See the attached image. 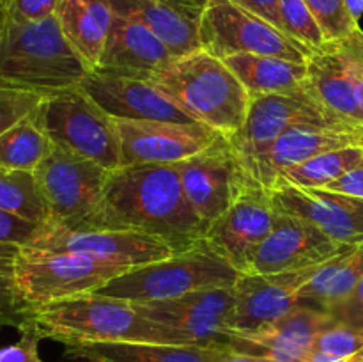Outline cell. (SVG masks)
Listing matches in <instances>:
<instances>
[{"instance_id":"4dcf8cb0","label":"cell","mask_w":363,"mask_h":362,"mask_svg":"<svg viewBox=\"0 0 363 362\" xmlns=\"http://www.w3.org/2000/svg\"><path fill=\"white\" fill-rule=\"evenodd\" d=\"M0 209L39 226L48 222V212L39 195L34 172L0 169Z\"/></svg>"},{"instance_id":"6da1fadb","label":"cell","mask_w":363,"mask_h":362,"mask_svg":"<svg viewBox=\"0 0 363 362\" xmlns=\"http://www.w3.org/2000/svg\"><path fill=\"white\" fill-rule=\"evenodd\" d=\"M89 229L137 231L184 252L204 241L208 224L195 213L176 165H128L106 180Z\"/></svg>"},{"instance_id":"b9f144b4","label":"cell","mask_w":363,"mask_h":362,"mask_svg":"<svg viewBox=\"0 0 363 362\" xmlns=\"http://www.w3.org/2000/svg\"><path fill=\"white\" fill-rule=\"evenodd\" d=\"M233 2L259 14V16L268 20L269 23H273L282 31V23H280L279 16V0H233Z\"/></svg>"},{"instance_id":"3957f363","label":"cell","mask_w":363,"mask_h":362,"mask_svg":"<svg viewBox=\"0 0 363 362\" xmlns=\"http://www.w3.org/2000/svg\"><path fill=\"white\" fill-rule=\"evenodd\" d=\"M147 80L191 119L229 141L247 119L250 94L225 60L206 50L174 57Z\"/></svg>"},{"instance_id":"4316f807","label":"cell","mask_w":363,"mask_h":362,"mask_svg":"<svg viewBox=\"0 0 363 362\" xmlns=\"http://www.w3.org/2000/svg\"><path fill=\"white\" fill-rule=\"evenodd\" d=\"M169 343H87L66 346L67 353H80L103 362H216L223 348Z\"/></svg>"},{"instance_id":"5b68a950","label":"cell","mask_w":363,"mask_h":362,"mask_svg":"<svg viewBox=\"0 0 363 362\" xmlns=\"http://www.w3.org/2000/svg\"><path fill=\"white\" fill-rule=\"evenodd\" d=\"M241 273L206 241L167 259L135 266L96 293L130 302L177 298L209 287L234 286Z\"/></svg>"},{"instance_id":"83f0119b","label":"cell","mask_w":363,"mask_h":362,"mask_svg":"<svg viewBox=\"0 0 363 362\" xmlns=\"http://www.w3.org/2000/svg\"><path fill=\"white\" fill-rule=\"evenodd\" d=\"M223 60L243 84L250 98L298 91L308 80L307 62L255 53H238Z\"/></svg>"},{"instance_id":"f1b7e54d","label":"cell","mask_w":363,"mask_h":362,"mask_svg":"<svg viewBox=\"0 0 363 362\" xmlns=\"http://www.w3.org/2000/svg\"><path fill=\"white\" fill-rule=\"evenodd\" d=\"M362 158L363 148H344L323 153L280 174L272 190L279 187L325 188L354 169Z\"/></svg>"},{"instance_id":"f35d334b","label":"cell","mask_w":363,"mask_h":362,"mask_svg":"<svg viewBox=\"0 0 363 362\" xmlns=\"http://www.w3.org/2000/svg\"><path fill=\"white\" fill-rule=\"evenodd\" d=\"M20 334L21 337L18 343L0 348V362H43L39 357L41 337L30 327H25Z\"/></svg>"},{"instance_id":"ba28073f","label":"cell","mask_w":363,"mask_h":362,"mask_svg":"<svg viewBox=\"0 0 363 362\" xmlns=\"http://www.w3.org/2000/svg\"><path fill=\"white\" fill-rule=\"evenodd\" d=\"M199 39L202 50L220 59L238 53H255L307 62L314 53L268 20L233 0H206L199 14Z\"/></svg>"},{"instance_id":"d4e9b609","label":"cell","mask_w":363,"mask_h":362,"mask_svg":"<svg viewBox=\"0 0 363 362\" xmlns=\"http://www.w3.org/2000/svg\"><path fill=\"white\" fill-rule=\"evenodd\" d=\"M308 87L340 119L362 124L363 110L354 94L346 62L335 43H326L307 60Z\"/></svg>"},{"instance_id":"cb8c5ba5","label":"cell","mask_w":363,"mask_h":362,"mask_svg":"<svg viewBox=\"0 0 363 362\" xmlns=\"http://www.w3.org/2000/svg\"><path fill=\"white\" fill-rule=\"evenodd\" d=\"M55 18L64 38L89 70H96L105 50L113 11L106 0H59Z\"/></svg>"},{"instance_id":"ee69618b","label":"cell","mask_w":363,"mask_h":362,"mask_svg":"<svg viewBox=\"0 0 363 362\" xmlns=\"http://www.w3.org/2000/svg\"><path fill=\"white\" fill-rule=\"evenodd\" d=\"M337 45H339L344 52L350 53L354 60H358L363 66V31L360 27H358L353 34L347 35L346 39L337 43Z\"/></svg>"},{"instance_id":"9a60e30c","label":"cell","mask_w":363,"mask_h":362,"mask_svg":"<svg viewBox=\"0 0 363 362\" xmlns=\"http://www.w3.org/2000/svg\"><path fill=\"white\" fill-rule=\"evenodd\" d=\"M121 167L176 165L215 144L222 135L201 123L116 119Z\"/></svg>"},{"instance_id":"bcb514c9","label":"cell","mask_w":363,"mask_h":362,"mask_svg":"<svg viewBox=\"0 0 363 362\" xmlns=\"http://www.w3.org/2000/svg\"><path fill=\"white\" fill-rule=\"evenodd\" d=\"M216 362H268L264 358L254 357V355L248 353H241V351L233 350L230 346L223 348V351L220 353V357L216 358Z\"/></svg>"},{"instance_id":"ffe728a7","label":"cell","mask_w":363,"mask_h":362,"mask_svg":"<svg viewBox=\"0 0 363 362\" xmlns=\"http://www.w3.org/2000/svg\"><path fill=\"white\" fill-rule=\"evenodd\" d=\"M277 208L318 226L342 245L363 243V199L325 188L279 187L272 190Z\"/></svg>"},{"instance_id":"d6a6232c","label":"cell","mask_w":363,"mask_h":362,"mask_svg":"<svg viewBox=\"0 0 363 362\" xmlns=\"http://www.w3.org/2000/svg\"><path fill=\"white\" fill-rule=\"evenodd\" d=\"M325 34L326 43H339L353 34L360 25L350 16L344 0H305Z\"/></svg>"},{"instance_id":"7bdbcfd3","label":"cell","mask_w":363,"mask_h":362,"mask_svg":"<svg viewBox=\"0 0 363 362\" xmlns=\"http://www.w3.org/2000/svg\"><path fill=\"white\" fill-rule=\"evenodd\" d=\"M335 45H337V43H335ZM337 48H339L340 53H342L344 62H346L347 75H350L351 84H353L354 94H357L358 103H360V106H362V110H363V66H362L360 62H358V60H354L353 57L350 55V53L344 52V50L340 48L339 45H337Z\"/></svg>"},{"instance_id":"484cf974","label":"cell","mask_w":363,"mask_h":362,"mask_svg":"<svg viewBox=\"0 0 363 362\" xmlns=\"http://www.w3.org/2000/svg\"><path fill=\"white\" fill-rule=\"evenodd\" d=\"M363 277V243L350 247L318 266L314 275L301 287L298 305L314 307L330 314L342 304Z\"/></svg>"},{"instance_id":"e0dca14e","label":"cell","mask_w":363,"mask_h":362,"mask_svg":"<svg viewBox=\"0 0 363 362\" xmlns=\"http://www.w3.org/2000/svg\"><path fill=\"white\" fill-rule=\"evenodd\" d=\"M346 248L350 245L332 240L308 220L277 208L273 231L255 254L248 273H284L312 268Z\"/></svg>"},{"instance_id":"60d3db41","label":"cell","mask_w":363,"mask_h":362,"mask_svg":"<svg viewBox=\"0 0 363 362\" xmlns=\"http://www.w3.org/2000/svg\"><path fill=\"white\" fill-rule=\"evenodd\" d=\"M325 190L339 192V194L354 195V197L363 199V158L354 169H351L350 172L344 174L342 177H339L337 181L330 183L328 187H325Z\"/></svg>"},{"instance_id":"c3c4849f","label":"cell","mask_w":363,"mask_h":362,"mask_svg":"<svg viewBox=\"0 0 363 362\" xmlns=\"http://www.w3.org/2000/svg\"><path fill=\"white\" fill-rule=\"evenodd\" d=\"M169 2H172V4H176V6H181V7H184V9H190V11H194V13L201 14L206 0H169Z\"/></svg>"},{"instance_id":"5bb4252c","label":"cell","mask_w":363,"mask_h":362,"mask_svg":"<svg viewBox=\"0 0 363 362\" xmlns=\"http://www.w3.org/2000/svg\"><path fill=\"white\" fill-rule=\"evenodd\" d=\"M133 304L149 319L179 330L191 344H229L236 307L234 286L209 287L177 298Z\"/></svg>"},{"instance_id":"1f68e13d","label":"cell","mask_w":363,"mask_h":362,"mask_svg":"<svg viewBox=\"0 0 363 362\" xmlns=\"http://www.w3.org/2000/svg\"><path fill=\"white\" fill-rule=\"evenodd\" d=\"M279 16L282 31L312 52L326 45L325 34L305 0H279Z\"/></svg>"},{"instance_id":"9c48e42d","label":"cell","mask_w":363,"mask_h":362,"mask_svg":"<svg viewBox=\"0 0 363 362\" xmlns=\"http://www.w3.org/2000/svg\"><path fill=\"white\" fill-rule=\"evenodd\" d=\"M112 170L52 146L34 169L48 222L71 229H89Z\"/></svg>"},{"instance_id":"8992f818","label":"cell","mask_w":363,"mask_h":362,"mask_svg":"<svg viewBox=\"0 0 363 362\" xmlns=\"http://www.w3.org/2000/svg\"><path fill=\"white\" fill-rule=\"evenodd\" d=\"M34 117L52 146L106 170L121 167V141L117 124L84 89H66L46 96Z\"/></svg>"},{"instance_id":"836d02e7","label":"cell","mask_w":363,"mask_h":362,"mask_svg":"<svg viewBox=\"0 0 363 362\" xmlns=\"http://www.w3.org/2000/svg\"><path fill=\"white\" fill-rule=\"evenodd\" d=\"M363 350V332L353 329L350 325H344L340 322H333L326 327L318 336L315 343L312 344L311 351L330 355L335 358L354 357Z\"/></svg>"},{"instance_id":"f5cc1de1","label":"cell","mask_w":363,"mask_h":362,"mask_svg":"<svg viewBox=\"0 0 363 362\" xmlns=\"http://www.w3.org/2000/svg\"><path fill=\"white\" fill-rule=\"evenodd\" d=\"M0 327H2V325H0Z\"/></svg>"},{"instance_id":"4fadbf2b","label":"cell","mask_w":363,"mask_h":362,"mask_svg":"<svg viewBox=\"0 0 363 362\" xmlns=\"http://www.w3.org/2000/svg\"><path fill=\"white\" fill-rule=\"evenodd\" d=\"M277 206L272 190L252 180L238 201L213 220L204 241L240 273H248L255 254L273 231Z\"/></svg>"},{"instance_id":"7a4b0ae2","label":"cell","mask_w":363,"mask_h":362,"mask_svg":"<svg viewBox=\"0 0 363 362\" xmlns=\"http://www.w3.org/2000/svg\"><path fill=\"white\" fill-rule=\"evenodd\" d=\"M27 327L41 339H53L64 346L124 341L191 344L179 330L142 314L133 302L99 293L34 307Z\"/></svg>"},{"instance_id":"816d5d0a","label":"cell","mask_w":363,"mask_h":362,"mask_svg":"<svg viewBox=\"0 0 363 362\" xmlns=\"http://www.w3.org/2000/svg\"><path fill=\"white\" fill-rule=\"evenodd\" d=\"M357 358H358V361H360V362H363V350L360 351V353L357 355Z\"/></svg>"},{"instance_id":"74e56055","label":"cell","mask_w":363,"mask_h":362,"mask_svg":"<svg viewBox=\"0 0 363 362\" xmlns=\"http://www.w3.org/2000/svg\"><path fill=\"white\" fill-rule=\"evenodd\" d=\"M7 18L16 21H39L53 16L59 0H6Z\"/></svg>"},{"instance_id":"44dd1931","label":"cell","mask_w":363,"mask_h":362,"mask_svg":"<svg viewBox=\"0 0 363 362\" xmlns=\"http://www.w3.org/2000/svg\"><path fill=\"white\" fill-rule=\"evenodd\" d=\"M335 322L332 314L296 305L275 325L252 334H233L229 346L268 362H307L319 334Z\"/></svg>"},{"instance_id":"e575fe53","label":"cell","mask_w":363,"mask_h":362,"mask_svg":"<svg viewBox=\"0 0 363 362\" xmlns=\"http://www.w3.org/2000/svg\"><path fill=\"white\" fill-rule=\"evenodd\" d=\"M32 307L16 287L14 272L0 270V325L23 330L30 322Z\"/></svg>"},{"instance_id":"8fae6325","label":"cell","mask_w":363,"mask_h":362,"mask_svg":"<svg viewBox=\"0 0 363 362\" xmlns=\"http://www.w3.org/2000/svg\"><path fill=\"white\" fill-rule=\"evenodd\" d=\"M176 167L191 208L208 226L223 215L254 180L225 137Z\"/></svg>"},{"instance_id":"603a6c76","label":"cell","mask_w":363,"mask_h":362,"mask_svg":"<svg viewBox=\"0 0 363 362\" xmlns=\"http://www.w3.org/2000/svg\"><path fill=\"white\" fill-rule=\"evenodd\" d=\"M121 16L138 21L172 52L183 57L202 50L199 39V14L169 0H106Z\"/></svg>"},{"instance_id":"f6af8a7d","label":"cell","mask_w":363,"mask_h":362,"mask_svg":"<svg viewBox=\"0 0 363 362\" xmlns=\"http://www.w3.org/2000/svg\"><path fill=\"white\" fill-rule=\"evenodd\" d=\"M18 254H20V247L0 243V270H9V272H14V265H16Z\"/></svg>"},{"instance_id":"7402d4cb","label":"cell","mask_w":363,"mask_h":362,"mask_svg":"<svg viewBox=\"0 0 363 362\" xmlns=\"http://www.w3.org/2000/svg\"><path fill=\"white\" fill-rule=\"evenodd\" d=\"M172 59V52L147 27L113 13L112 28L96 70L147 78Z\"/></svg>"},{"instance_id":"7dc6e473","label":"cell","mask_w":363,"mask_h":362,"mask_svg":"<svg viewBox=\"0 0 363 362\" xmlns=\"http://www.w3.org/2000/svg\"><path fill=\"white\" fill-rule=\"evenodd\" d=\"M344 4H346L347 13L353 18L354 23L360 25V20L363 16V0H344Z\"/></svg>"},{"instance_id":"ab89813d","label":"cell","mask_w":363,"mask_h":362,"mask_svg":"<svg viewBox=\"0 0 363 362\" xmlns=\"http://www.w3.org/2000/svg\"><path fill=\"white\" fill-rule=\"evenodd\" d=\"M330 314L337 322L353 327V329L362 330L363 332V277L360 283H358V286L353 290V293L342 304L333 307L330 311Z\"/></svg>"},{"instance_id":"d6986e66","label":"cell","mask_w":363,"mask_h":362,"mask_svg":"<svg viewBox=\"0 0 363 362\" xmlns=\"http://www.w3.org/2000/svg\"><path fill=\"white\" fill-rule=\"evenodd\" d=\"M80 87L113 119L197 123L147 78L91 70Z\"/></svg>"},{"instance_id":"f546056e","label":"cell","mask_w":363,"mask_h":362,"mask_svg":"<svg viewBox=\"0 0 363 362\" xmlns=\"http://www.w3.org/2000/svg\"><path fill=\"white\" fill-rule=\"evenodd\" d=\"M52 149V142L35 121L34 112L0 135V169L34 172Z\"/></svg>"},{"instance_id":"d590c367","label":"cell","mask_w":363,"mask_h":362,"mask_svg":"<svg viewBox=\"0 0 363 362\" xmlns=\"http://www.w3.org/2000/svg\"><path fill=\"white\" fill-rule=\"evenodd\" d=\"M45 96L20 89L0 87V135L30 116Z\"/></svg>"},{"instance_id":"2e32d148","label":"cell","mask_w":363,"mask_h":362,"mask_svg":"<svg viewBox=\"0 0 363 362\" xmlns=\"http://www.w3.org/2000/svg\"><path fill=\"white\" fill-rule=\"evenodd\" d=\"M344 148H363V126L350 121H321L296 124L284 131L268 153L247 165V172L272 190L287 169L300 165L323 153Z\"/></svg>"},{"instance_id":"8d00e7d4","label":"cell","mask_w":363,"mask_h":362,"mask_svg":"<svg viewBox=\"0 0 363 362\" xmlns=\"http://www.w3.org/2000/svg\"><path fill=\"white\" fill-rule=\"evenodd\" d=\"M39 224L14 215V213L0 209V243L14 245V247H27L39 231Z\"/></svg>"},{"instance_id":"30bf717a","label":"cell","mask_w":363,"mask_h":362,"mask_svg":"<svg viewBox=\"0 0 363 362\" xmlns=\"http://www.w3.org/2000/svg\"><path fill=\"white\" fill-rule=\"evenodd\" d=\"M346 121L332 112L308 84L293 92L255 96L250 99L243 126L230 138L243 165H250L269 151L277 138L296 124Z\"/></svg>"},{"instance_id":"52a82bcc","label":"cell","mask_w":363,"mask_h":362,"mask_svg":"<svg viewBox=\"0 0 363 362\" xmlns=\"http://www.w3.org/2000/svg\"><path fill=\"white\" fill-rule=\"evenodd\" d=\"M128 270H131L130 266L87 254L20 248L14 265V280L21 297L34 309L64 298L96 293Z\"/></svg>"},{"instance_id":"ac0fdd59","label":"cell","mask_w":363,"mask_h":362,"mask_svg":"<svg viewBox=\"0 0 363 362\" xmlns=\"http://www.w3.org/2000/svg\"><path fill=\"white\" fill-rule=\"evenodd\" d=\"M315 270L318 266L284 273H241L234 284L233 334L259 332L280 322L296 307L301 287Z\"/></svg>"},{"instance_id":"681fc988","label":"cell","mask_w":363,"mask_h":362,"mask_svg":"<svg viewBox=\"0 0 363 362\" xmlns=\"http://www.w3.org/2000/svg\"><path fill=\"white\" fill-rule=\"evenodd\" d=\"M66 358L67 362H103V361H98V358L85 357V355H80V353H67V351H66Z\"/></svg>"},{"instance_id":"277c9868","label":"cell","mask_w":363,"mask_h":362,"mask_svg":"<svg viewBox=\"0 0 363 362\" xmlns=\"http://www.w3.org/2000/svg\"><path fill=\"white\" fill-rule=\"evenodd\" d=\"M89 71L64 38L55 14L39 21L7 18L0 34V87L46 98L78 87Z\"/></svg>"},{"instance_id":"f907efd6","label":"cell","mask_w":363,"mask_h":362,"mask_svg":"<svg viewBox=\"0 0 363 362\" xmlns=\"http://www.w3.org/2000/svg\"><path fill=\"white\" fill-rule=\"evenodd\" d=\"M7 21V2L6 0H0V34H2L4 27H6Z\"/></svg>"},{"instance_id":"7c38bea8","label":"cell","mask_w":363,"mask_h":362,"mask_svg":"<svg viewBox=\"0 0 363 362\" xmlns=\"http://www.w3.org/2000/svg\"><path fill=\"white\" fill-rule=\"evenodd\" d=\"M23 248L38 252L87 254L130 268L177 254L165 241L137 231L71 229L50 222L43 224L30 243Z\"/></svg>"}]
</instances>
